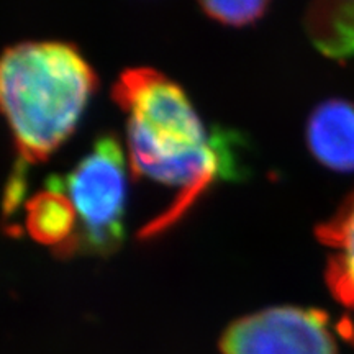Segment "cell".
I'll use <instances>...</instances> for the list:
<instances>
[{
	"mask_svg": "<svg viewBox=\"0 0 354 354\" xmlns=\"http://www.w3.org/2000/svg\"><path fill=\"white\" fill-rule=\"evenodd\" d=\"M112 95L127 113L133 171L180 187L169 214L143 230L151 236L179 218L225 169L223 141L210 138L184 88L156 69L123 71Z\"/></svg>",
	"mask_w": 354,
	"mask_h": 354,
	"instance_id": "1",
	"label": "cell"
},
{
	"mask_svg": "<svg viewBox=\"0 0 354 354\" xmlns=\"http://www.w3.org/2000/svg\"><path fill=\"white\" fill-rule=\"evenodd\" d=\"M97 88L74 44L21 41L0 55V112L26 162L48 159L69 138Z\"/></svg>",
	"mask_w": 354,
	"mask_h": 354,
	"instance_id": "2",
	"label": "cell"
},
{
	"mask_svg": "<svg viewBox=\"0 0 354 354\" xmlns=\"http://www.w3.org/2000/svg\"><path fill=\"white\" fill-rule=\"evenodd\" d=\"M77 212L79 232L71 254H109L125 236L127 165L117 136L102 135L68 176L53 177Z\"/></svg>",
	"mask_w": 354,
	"mask_h": 354,
	"instance_id": "3",
	"label": "cell"
},
{
	"mask_svg": "<svg viewBox=\"0 0 354 354\" xmlns=\"http://www.w3.org/2000/svg\"><path fill=\"white\" fill-rule=\"evenodd\" d=\"M223 354H336L328 317L313 308L271 307L241 317L220 339Z\"/></svg>",
	"mask_w": 354,
	"mask_h": 354,
	"instance_id": "4",
	"label": "cell"
},
{
	"mask_svg": "<svg viewBox=\"0 0 354 354\" xmlns=\"http://www.w3.org/2000/svg\"><path fill=\"white\" fill-rule=\"evenodd\" d=\"M307 143L318 161L335 171H354V105L328 100L307 125Z\"/></svg>",
	"mask_w": 354,
	"mask_h": 354,
	"instance_id": "5",
	"label": "cell"
},
{
	"mask_svg": "<svg viewBox=\"0 0 354 354\" xmlns=\"http://www.w3.org/2000/svg\"><path fill=\"white\" fill-rule=\"evenodd\" d=\"M26 232L63 258L71 254L79 232L77 212L55 179L26 202Z\"/></svg>",
	"mask_w": 354,
	"mask_h": 354,
	"instance_id": "6",
	"label": "cell"
},
{
	"mask_svg": "<svg viewBox=\"0 0 354 354\" xmlns=\"http://www.w3.org/2000/svg\"><path fill=\"white\" fill-rule=\"evenodd\" d=\"M317 233L333 250L326 271L331 294L342 304L354 307V196Z\"/></svg>",
	"mask_w": 354,
	"mask_h": 354,
	"instance_id": "7",
	"label": "cell"
},
{
	"mask_svg": "<svg viewBox=\"0 0 354 354\" xmlns=\"http://www.w3.org/2000/svg\"><path fill=\"white\" fill-rule=\"evenodd\" d=\"M313 43L331 56L354 51V3H318L307 15Z\"/></svg>",
	"mask_w": 354,
	"mask_h": 354,
	"instance_id": "8",
	"label": "cell"
},
{
	"mask_svg": "<svg viewBox=\"0 0 354 354\" xmlns=\"http://www.w3.org/2000/svg\"><path fill=\"white\" fill-rule=\"evenodd\" d=\"M203 12L223 25L245 26L251 25L268 10L269 3L261 0H246V2H202Z\"/></svg>",
	"mask_w": 354,
	"mask_h": 354,
	"instance_id": "9",
	"label": "cell"
}]
</instances>
